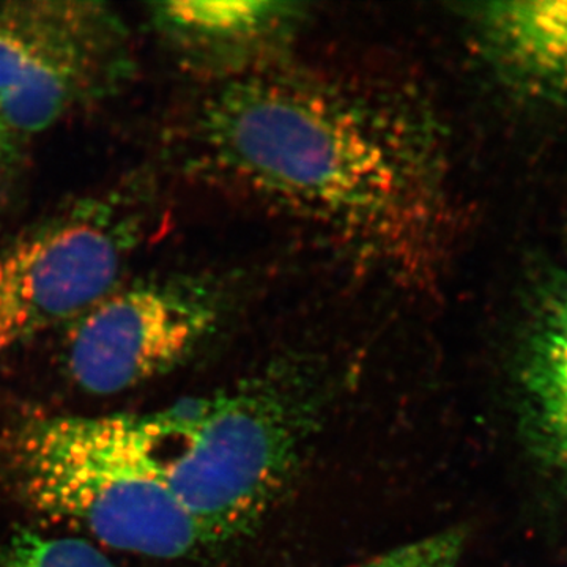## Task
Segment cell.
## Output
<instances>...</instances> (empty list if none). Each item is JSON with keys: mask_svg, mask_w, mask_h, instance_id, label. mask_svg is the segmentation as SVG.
I'll return each instance as SVG.
<instances>
[{"mask_svg": "<svg viewBox=\"0 0 567 567\" xmlns=\"http://www.w3.org/2000/svg\"><path fill=\"white\" fill-rule=\"evenodd\" d=\"M185 141L197 174L404 281L442 268L453 230L446 137L415 89L271 63L219 82Z\"/></svg>", "mask_w": 567, "mask_h": 567, "instance_id": "cell-1", "label": "cell"}, {"mask_svg": "<svg viewBox=\"0 0 567 567\" xmlns=\"http://www.w3.org/2000/svg\"><path fill=\"white\" fill-rule=\"evenodd\" d=\"M324 398L308 368L275 365L144 415L167 486L208 547L237 543L262 524L300 468Z\"/></svg>", "mask_w": 567, "mask_h": 567, "instance_id": "cell-2", "label": "cell"}, {"mask_svg": "<svg viewBox=\"0 0 567 567\" xmlns=\"http://www.w3.org/2000/svg\"><path fill=\"white\" fill-rule=\"evenodd\" d=\"M3 457L28 505L104 546L164 559L208 548L167 486L144 415L29 417L7 436Z\"/></svg>", "mask_w": 567, "mask_h": 567, "instance_id": "cell-3", "label": "cell"}, {"mask_svg": "<svg viewBox=\"0 0 567 567\" xmlns=\"http://www.w3.org/2000/svg\"><path fill=\"white\" fill-rule=\"evenodd\" d=\"M141 237L115 196L74 205L0 251V354L73 323L115 287Z\"/></svg>", "mask_w": 567, "mask_h": 567, "instance_id": "cell-4", "label": "cell"}, {"mask_svg": "<svg viewBox=\"0 0 567 567\" xmlns=\"http://www.w3.org/2000/svg\"><path fill=\"white\" fill-rule=\"evenodd\" d=\"M226 290L203 276L115 287L71 323V379L87 393L115 394L166 374L216 330L226 311Z\"/></svg>", "mask_w": 567, "mask_h": 567, "instance_id": "cell-5", "label": "cell"}, {"mask_svg": "<svg viewBox=\"0 0 567 567\" xmlns=\"http://www.w3.org/2000/svg\"><path fill=\"white\" fill-rule=\"evenodd\" d=\"M130 65L126 29L106 6L47 0L39 47L20 81L0 99L3 140L47 132L118 87Z\"/></svg>", "mask_w": 567, "mask_h": 567, "instance_id": "cell-6", "label": "cell"}, {"mask_svg": "<svg viewBox=\"0 0 567 567\" xmlns=\"http://www.w3.org/2000/svg\"><path fill=\"white\" fill-rule=\"evenodd\" d=\"M466 22L481 59L525 102L567 112V2H480Z\"/></svg>", "mask_w": 567, "mask_h": 567, "instance_id": "cell-7", "label": "cell"}, {"mask_svg": "<svg viewBox=\"0 0 567 567\" xmlns=\"http://www.w3.org/2000/svg\"><path fill=\"white\" fill-rule=\"evenodd\" d=\"M163 32L186 58L223 80L276 63L308 18L298 2H164L153 7Z\"/></svg>", "mask_w": 567, "mask_h": 567, "instance_id": "cell-8", "label": "cell"}, {"mask_svg": "<svg viewBox=\"0 0 567 567\" xmlns=\"http://www.w3.org/2000/svg\"><path fill=\"white\" fill-rule=\"evenodd\" d=\"M522 382L537 442L567 470V279L540 301L525 347Z\"/></svg>", "mask_w": 567, "mask_h": 567, "instance_id": "cell-9", "label": "cell"}, {"mask_svg": "<svg viewBox=\"0 0 567 567\" xmlns=\"http://www.w3.org/2000/svg\"><path fill=\"white\" fill-rule=\"evenodd\" d=\"M0 567L117 566L87 540L24 529L0 544Z\"/></svg>", "mask_w": 567, "mask_h": 567, "instance_id": "cell-10", "label": "cell"}, {"mask_svg": "<svg viewBox=\"0 0 567 567\" xmlns=\"http://www.w3.org/2000/svg\"><path fill=\"white\" fill-rule=\"evenodd\" d=\"M464 544V532L445 529L391 548L358 567H457Z\"/></svg>", "mask_w": 567, "mask_h": 567, "instance_id": "cell-11", "label": "cell"}, {"mask_svg": "<svg viewBox=\"0 0 567 567\" xmlns=\"http://www.w3.org/2000/svg\"><path fill=\"white\" fill-rule=\"evenodd\" d=\"M2 140H3V134H2V132H0V144H2Z\"/></svg>", "mask_w": 567, "mask_h": 567, "instance_id": "cell-12", "label": "cell"}]
</instances>
